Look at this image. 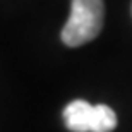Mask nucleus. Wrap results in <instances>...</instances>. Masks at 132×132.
Segmentation results:
<instances>
[{
    "label": "nucleus",
    "mask_w": 132,
    "mask_h": 132,
    "mask_svg": "<svg viewBox=\"0 0 132 132\" xmlns=\"http://www.w3.org/2000/svg\"><path fill=\"white\" fill-rule=\"evenodd\" d=\"M105 19L103 0H72L70 15L62 29V41L67 46H81L100 34Z\"/></svg>",
    "instance_id": "obj_1"
},
{
    "label": "nucleus",
    "mask_w": 132,
    "mask_h": 132,
    "mask_svg": "<svg viewBox=\"0 0 132 132\" xmlns=\"http://www.w3.org/2000/svg\"><path fill=\"white\" fill-rule=\"evenodd\" d=\"M93 117V105L84 100H74L64 110L65 127L72 132H89Z\"/></svg>",
    "instance_id": "obj_2"
},
{
    "label": "nucleus",
    "mask_w": 132,
    "mask_h": 132,
    "mask_svg": "<svg viewBox=\"0 0 132 132\" xmlns=\"http://www.w3.org/2000/svg\"><path fill=\"white\" fill-rule=\"evenodd\" d=\"M117 127V115L106 105H94L89 132H112Z\"/></svg>",
    "instance_id": "obj_3"
}]
</instances>
